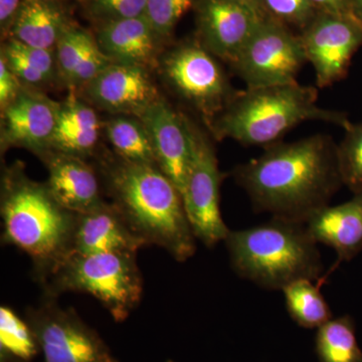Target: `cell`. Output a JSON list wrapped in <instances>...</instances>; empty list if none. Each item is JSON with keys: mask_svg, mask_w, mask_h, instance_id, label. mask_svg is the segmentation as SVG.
<instances>
[{"mask_svg": "<svg viewBox=\"0 0 362 362\" xmlns=\"http://www.w3.org/2000/svg\"><path fill=\"white\" fill-rule=\"evenodd\" d=\"M146 246L112 204L84 214H77L73 252L90 255L100 252H137Z\"/></svg>", "mask_w": 362, "mask_h": 362, "instance_id": "2e32d148", "label": "cell"}, {"mask_svg": "<svg viewBox=\"0 0 362 362\" xmlns=\"http://www.w3.org/2000/svg\"><path fill=\"white\" fill-rule=\"evenodd\" d=\"M87 87L93 102L114 113L139 117L160 99L146 68L127 64H110Z\"/></svg>", "mask_w": 362, "mask_h": 362, "instance_id": "5bb4252c", "label": "cell"}, {"mask_svg": "<svg viewBox=\"0 0 362 362\" xmlns=\"http://www.w3.org/2000/svg\"><path fill=\"white\" fill-rule=\"evenodd\" d=\"M23 2L25 0H0V28L2 35H11Z\"/></svg>", "mask_w": 362, "mask_h": 362, "instance_id": "e575fe53", "label": "cell"}, {"mask_svg": "<svg viewBox=\"0 0 362 362\" xmlns=\"http://www.w3.org/2000/svg\"><path fill=\"white\" fill-rule=\"evenodd\" d=\"M42 288L49 297L66 292L92 295L116 322H123L141 301L143 280L136 252H73Z\"/></svg>", "mask_w": 362, "mask_h": 362, "instance_id": "8992f818", "label": "cell"}, {"mask_svg": "<svg viewBox=\"0 0 362 362\" xmlns=\"http://www.w3.org/2000/svg\"><path fill=\"white\" fill-rule=\"evenodd\" d=\"M313 280L295 281L282 290L288 313L300 327L319 328L333 318L329 305L321 294L320 284Z\"/></svg>", "mask_w": 362, "mask_h": 362, "instance_id": "44dd1931", "label": "cell"}, {"mask_svg": "<svg viewBox=\"0 0 362 362\" xmlns=\"http://www.w3.org/2000/svg\"><path fill=\"white\" fill-rule=\"evenodd\" d=\"M233 1L238 2V4L249 7L252 11H256L257 13L261 14V16H268L265 13V9H264L262 0H233Z\"/></svg>", "mask_w": 362, "mask_h": 362, "instance_id": "8d00e7d4", "label": "cell"}, {"mask_svg": "<svg viewBox=\"0 0 362 362\" xmlns=\"http://www.w3.org/2000/svg\"><path fill=\"white\" fill-rule=\"evenodd\" d=\"M307 62L301 37L266 16L230 65L247 88L297 82Z\"/></svg>", "mask_w": 362, "mask_h": 362, "instance_id": "ba28073f", "label": "cell"}, {"mask_svg": "<svg viewBox=\"0 0 362 362\" xmlns=\"http://www.w3.org/2000/svg\"><path fill=\"white\" fill-rule=\"evenodd\" d=\"M0 209L2 242L32 259L33 276L44 286L73 254L77 214L62 206L47 185L28 178L21 163L4 170Z\"/></svg>", "mask_w": 362, "mask_h": 362, "instance_id": "3957f363", "label": "cell"}, {"mask_svg": "<svg viewBox=\"0 0 362 362\" xmlns=\"http://www.w3.org/2000/svg\"><path fill=\"white\" fill-rule=\"evenodd\" d=\"M315 8L323 13L354 14L350 0H309Z\"/></svg>", "mask_w": 362, "mask_h": 362, "instance_id": "d590c367", "label": "cell"}, {"mask_svg": "<svg viewBox=\"0 0 362 362\" xmlns=\"http://www.w3.org/2000/svg\"><path fill=\"white\" fill-rule=\"evenodd\" d=\"M44 1H54V0H44Z\"/></svg>", "mask_w": 362, "mask_h": 362, "instance_id": "f35d334b", "label": "cell"}, {"mask_svg": "<svg viewBox=\"0 0 362 362\" xmlns=\"http://www.w3.org/2000/svg\"><path fill=\"white\" fill-rule=\"evenodd\" d=\"M89 33L69 25L57 44L56 59L64 80L71 84L74 73L90 40Z\"/></svg>", "mask_w": 362, "mask_h": 362, "instance_id": "4316f807", "label": "cell"}, {"mask_svg": "<svg viewBox=\"0 0 362 362\" xmlns=\"http://www.w3.org/2000/svg\"><path fill=\"white\" fill-rule=\"evenodd\" d=\"M58 107L44 97L21 93L2 111V147L21 146L45 153L57 127Z\"/></svg>", "mask_w": 362, "mask_h": 362, "instance_id": "9a60e30c", "label": "cell"}, {"mask_svg": "<svg viewBox=\"0 0 362 362\" xmlns=\"http://www.w3.org/2000/svg\"><path fill=\"white\" fill-rule=\"evenodd\" d=\"M39 352V344L25 319L9 307H0V361L30 362Z\"/></svg>", "mask_w": 362, "mask_h": 362, "instance_id": "cb8c5ba5", "label": "cell"}, {"mask_svg": "<svg viewBox=\"0 0 362 362\" xmlns=\"http://www.w3.org/2000/svg\"><path fill=\"white\" fill-rule=\"evenodd\" d=\"M114 206L145 243L168 251L178 262L194 256L197 246L178 188L153 164L119 160L105 165Z\"/></svg>", "mask_w": 362, "mask_h": 362, "instance_id": "7a4b0ae2", "label": "cell"}, {"mask_svg": "<svg viewBox=\"0 0 362 362\" xmlns=\"http://www.w3.org/2000/svg\"><path fill=\"white\" fill-rule=\"evenodd\" d=\"M45 161L49 169L45 185L62 206L84 214L103 204L97 175L83 158L57 151L45 156Z\"/></svg>", "mask_w": 362, "mask_h": 362, "instance_id": "e0dca14e", "label": "cell"}, {"mask_svg": "<svg viewBox=\"0 0 362 362\" xmlns=\"http://www.w3.org/2000/svg\"><path fill=\"white\" fill-rule=\"evenodd\" d=\"M57 299L44 296L25 313L44 362H119L97 331L74 309L62 308Z\"/></svg>", "mask_w": 362, "mask_h": 362, "instance_id": "52a82bcc", "label": "cell"}, {"mask_svg": "<svg viewBox=\"0 0 362 362\" xmlns=\"http://www.w3.org/2000/svg\"><path fill=\"white\" fill-rule=\"evenodd\" d=\"M267 16L280 23L306 28L315 18V7L309 0H262Z\"/></svg>", "mask_w": 362, "mask_h": 362, "instance_id": "83f0119b", "label": "cell"}, {"mask_svg": "<svg viewBox=\"0 0 362 362\" xmlns=\"http://www.w3.org/2000/svg\"><path fill=\"white\" fill-rule=\"evenodd\" d=\"M94 18L108 21L144 16L147 0H88Z\"/></svg>", "mask_w": 362, "mask_h": 362, "instance_id": "f546056e", "label": "cell"}, {"mask_svg": "<svg viewBox=\"0 0 362 362\" xmlns=\"http://www.w3.org/2000/svg\"><path fill=\"white\" fill-rule=\"evenodd\" d=\"M315 352L319 362H362L354 318L349 315L332 318L319 327Z\"/></svg>", "mask_w": 362, "mask_h": 362, "instance_id": "7402d4cb", "label": "cell"}, {"mask_svg": "<svg viewBox=\"0 0 362 362\" xmlns=\"http://www.w3.org/2000/svg\"><path fill=\"white\" fill-rule=\"evenodd\" d=\"M233 177L256 211L303 223L329 206L343 185L337 145L322 134L265 147L258 158L238 166Z\"/></svg>", "mask_w": 362, "mask_h": 362, "instance_id": "6da1fadb", "label": "cell"}, {"mask_svg": "<svg viewBox=\"0 0 362 362\" xmlns=\"http://www.w3.org/2000/svg\"><path fill=\"white\" fill-rule=\"evenodd\" d=\"M107 136L117 156L133 163L156 165L151 139L142 121L116 118L106 126Z\"/></svg>", "mask_w": 362, "mask_h": 362, "instance_id": "603a6c76", "label": "cell"}, {"mask_svg": "<svg viewBox=\"0 0 362 362\" xmlns=\"http://www.w3.org/2000/svg\"><path fill=\"white\" fill-rule=\"evenodd\" d=\"M338 166L342 185L354 194L362 192V123L350 124L337 145Z\"/></svg>", "mask_w": 362, "mask_h": 362, "instance_id": "d4e9b609", "label": "cell"}, {"mask_svg": "<svg viewBox=\"0 0 362 362\" xmlns=\"http://www.w3.org/2000/svg\"><path fill=\"white\" fill-rule=\"evenodd\" d=\"M158 35L146 16L104 23L97 44L113 63L144 66L153 61Z\"/></svg>", "mask_w": 362, "mask_h": 362, "instance_id": "d6986e66", "label": "cell"}, {"mask_svg": "<svg viewBox=\"0 0 362 362\" xmlns=\"http://www.w3.org/2000/svg\"><path fill=\"white\" fill-rule=\"evenodd\" d=\"M301 40L307 62L315 71L317 87H330L345 78L362 47V23L354 14L321 11L305 28Z\"/></svg>", "mask_w": 362, "mask_h": 362, "instance_id": "8fae6325", "label": "cell"}, {"mask_svg": "<svg viewBox=\"0 0 362 362\" xmlns=\"http://www.w3.org/2000/svg\"><path fill=\"white\" fill-rule=\"evenodd\" d=\"M201 45L232 64L266 16L233 0H197Z\"/></svg>", "mask_w": 362, "mask_h": 362, "instance_id": "7c38bea8", "label": "cell"}, {"mask_svg": "<svg viewBox=\"0 0 362 362\" xmlns=\"http://www.w3.org/2000/svg\"><path fill=\"white\" fill-rule=\"evenodd\" d=\"M99 130H56L51 146L57 151L83 157L96 146Z\"/></svg>", "mask_w": 362, "mask_h": 362, "instance_id": "4dcf8cb0", "label": "cell"}, {"mask_svg": "<svg viewBox=\"0 0 362 362\" xmlns=\"http://www.w3.org/2000/svg\"><path fill=\"white\" fill-rule=\"evenodd\" d=\"M162 69L171 87L209 122L237 95L214 56L201 44L175 47L164 58Z\"/></svg>", "mask_w": 362, "mask_h": 362, "instance_id": "9c48e42d", "label": "cell"}, {"mask_svg": "<svg viewBox=\"0 0 362 362\" xmlns=\"http://www.w3.org/2000/svg\"><path fill=\"white\" fill-rule=\"evenodd\" d=\"M189 129L192 156L182 199L195 238L211 247L230 233L221 214V175L211 142L190 122Z\"/></svg>", "mask_w": 362, "mask_h": 362, "instance_id": "30bf717a", "label": "cell"}, {"mask_svg": "<svg viewBox=\"0 0 362 362\" xmlns=\"http://www.w3.org/2000/svg\"><path fill=\"white\" fill-rule=\"evenodd\" d=\"M350 2H351L352 11H354V16H356L362 23V0H350Z\"/></svg>", "mask_w": 362, "mask_h": 362, "instance_id": "74e56055", "label": "cell"}, {"mask_svg": "<svg viewBox=\"0 0 362 362\" xmlns=\"http://www.w3.org/2000/svg\"><path fill=\"white\" fill-rule=\"evenodd\" d=\"M96 112L75 98L58 107L56 130H99Z\"/></svg>", "mask_w": 362, "mask_h": 362, "instance_id": "f1b7e54d", "label": "cell"}, {"mask_svg": "<svg viewBox=\"0 0 362 362\" xmlns=\"http://www.w3.org/2000/svg\"><path fill=\"white\" fill-rule=\"evenodd\" d=\"M54 1L25 0L11 30V39L37 49H52L68 28Z\"/></svg>", "mask_w": 362, "mask_h": 362, "instance_id": "ffe728a7", "label": "cell"}, {"mask_svg": "<svg viewBox=\"0 0 362 362\" xmlns=\"http://www.w3.org/2000/svg\"><path fill=\"white\" fill-rule=\"evenodd\" d=\"M144 124L156 165L183 194L192 156L189 121L159 99L138 117Z\"/></svg>", "mask_w": 362, "mask_h": 362, "instance_id": "4fadbf2b", "label": "cell"}, {"mask_svg": "<svg viewBox=\"0 0 362 362\" xmlns=\"http://www.w3.org/2000/svg\"><path fill=\"white\" fill-rule=\"evenodd\" d=\"M232 268L240 277L268 290H283L302 279L321 281L323 264L306 225L275 218L225 240Z\"/></svg>", "mask_w": 362, "mask_h": 362, "instance_id": "5b68a950", "label": "cell"}, {"mask_svg": "<svg viewBox=\"0 0 362 362\" xmlns=\"http://www.w3.org/2000/svg\"><path fill=\"white\" fill-rule=\"evenodd\" d=\"M21 94V81L7 66L4 59L0 58V106L1 110L7 108Z\"/></svg>", "mask_w": 362, "mask_h": 362, "instance_id": "836d02e7", "label": "cell"}, {"mask_svg": "<svg viewBox=\"0 0 362 362\" xmlns=\"http://www.w3.org/2000/svg\"><path fill=\"white\" fill-rule=\"evenodd\" d=\"M318 92L310 86L290 84L247 88L209 122L218 139L247 146L268 147L307 121H319L346 129L350 121L342 112L317 105Z\"/></svg>", "mask_w": 362, "mask_h": 362, "instance_id": "277c9868", "label": "cell"}, {"mask_svg": "<svg viewBox=\"0 0 362 362\" xmlns=\"http://www.w3.org/2000/svg\"><path fill=\"white\" fill-rule=\"evenodd\" d=\"M197 0H147L146 16L159 39H165Z\"/></svg>", "mask_w": 362, "mask_h": 362, "instance_id": "484cf974", "label": "cell"}, {"mask_svg": "<svg viewBox=\"0 0 362 362\" xmlns=\"http://www.w3.org/2000/svg\"><path fill=\"white\" fill-rule=\"evenodd\" d=\"M305 225L317 244L337 252V265L350 261L362 250V192L344 204L319 209Z\"/></svg>", "mask_w": 362, "mask_h": 362, "instance_id": "ac0fdd59", "label": "cell"}, {"mask_svg": "<svg viewBox=\"0 0 362 362\" xmlns=\"http://www.w3.org/2000/svg\"><path fill=\"white\" fill-rule=\"evenodd\" d=\"M168 362H175V361H168Z\"/></svg>", "mask_w": 362, "mask_h": 362, "instance_id": "ab89813d", "label": "cell"}, {"mask_svg": "<svg viewBox=\"0 0 362 362\" xmlns=\"http://www.w3.org/2000/svg\"><path fill=\"white\" fill-rule=\"evenodd\" d=\"M2 52L18 57L21 61L25 62L26 65L39 71L47 80L54 75L57 59H54L52 49H37L23 44L18 40L11 39L4 45Z\"/></svg>", "mask_w": 362, "mask_h": 362, "instance_id": "1f68e13d", "label": "cell"}, {"mask_svg": "<svg viewBox=\"0 0 362 362\" xmlns=\"http://www.w3.org/2000/svg\"><path fill=\"white\" fill-rule=\"evenodd\" d=\"M113 63L100 49L96 40H90L74 73L71 85L87 86Z\"/></svg>", "mask_w": 362, "mask_h": 362, "instance_id": "d6a6232c", "label": "cell"}]
</instances>
